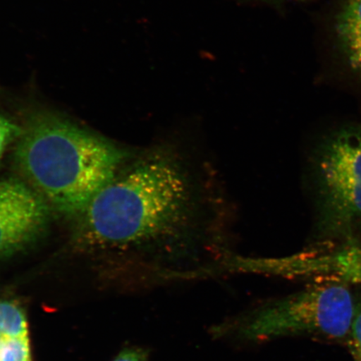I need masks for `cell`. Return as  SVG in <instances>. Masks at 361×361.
Listing matches in <instances>:
<instances>
[{
    "instance_id": "14",
    "label": "cell",
    "mask_w": 361,
    "mask_h": 361,
    "mask_svg": "<svg viewBox=\"0 0 361 361\" xmlns=\"http://www.w3.org/2000/svg\"><path fill=\"white\" fill-rule=\"evenodd\" d=\"M350 1H360V0H350Z\"/></svg>"
},
{
    "instance_id": "12",
    "label": "cell",
    "mask_w": 361,
    "mask_h": 361,
    "mask_svg": "<svg viewBox=\"0 0 361 361\" xmlns=\"http://www.w3.org/2000/svg\"><path fill=\"white\" fill-rule=\"evenodd\" d=\"M149 351L142 347H130L120 352L113 361H147Z\"/></svg>"
},
{
    "instance_id": "11",
    "label": "cell",
    "mask_w": 361,
    "mask_h": 361,
    "mask_svg": "<svg viewBox=\"0 0 361 361\" xmlns=\"http://www.w3.org/2000/svg\"><path fill=\"white\" fill-rule=\"evenodd\" d=\"M346 341L354 360L361 361V301L356 303L353 322Z\"/></svg>"
},
{
    "instance_id": "7",
    "label": "cell",
    "mask_w": 361,
    "mask_h": 361,
    "mask_svg": "<svg viewBox=\"0 0 361 361\" xmlns=\"http://www.w3.org/2000/svg\"><path fill=\"white\" fill-rule=\"evenodd\" d=\"M0 336L4 338H29L26 314L16 301L0 300Z\"/></svg>"
},
{
    "instance_id": "13",
    "label": "cell",
    "mask_w": 361,
    "mask_h": 361,
    "mask_svg": "<svg viewBox=\"0 0 361 361\" xmlns=\"http://www.w3.org/2000/svg\"><path fill=\"white\" fill-rule=\"evenodd\" d=\"M4 338L0 336V350L2 348V345L4 344Z\"/></svg>"
},
{
    "instance_id": "8",
    "label": "cell",
    "mask_w": 361,
    "mask_h": 361,
    "mask_svg": "<svg viewBox=\"0 0 361 361\" xmlns=\"http://www.w3.org/2000/svg\"><path fill=\"white\" fill-rule=\"evenodd\" d=\"M0 361H32L29 338H4Z\"/></svg>"
},
{
    "instance_id": "5",
    "label": "cell",
    "mask_w": 361,
    "mask_h": 361,
    "mask_svg": "<svg viewBox=\"0 0 361 361\" xmlns=\"http://www.w3.org/2000/svg\"><path fill=\"white\" fill-rule=\"evenodd\" d=\"M53 211L19 178H0V259L32 247L51 224Z\"/></svg>"
},
{
    "instance_id": "2",
    "label": "cell",
    "mask_w": 361,
    "mask_h": 361,
    "mask_svg": "<svg viewBox=\"0 0 361 361\" xmlns=\"http://www.w3.org/2000/svg\"><path fill=\"white\" fill-rule=\"evenodd\" d=\"M130 158L126 149L48 110L27 116L13 153L17 178L53 213L76 218Z\"/></svg>"
},
{
    "instance_id": "3",
    "label": "cell",
    "mask_w": 361,
    "mask_h": 361,
    "mask_svg": "<svg viewBox=\"0 0 361 361\" xmlns=\"http://www.w3.org/2000/svg\"><path fill=\"white\" fill-rule=\"evenodd\" d=\"M355 309L345 283L326 281L257 306L221 324L214 335L248 342L297 336L347 341Z\"/></svg>"
},
{
    "instance_id": "9",
    "label": "cell",
    "mask_w": 361,
    "mask_h": 361,
    "mask_svg": "<svg viewBox=\"0 0 361 361\" xmlns=\"http://www.w3.org/2000/svg\"><path fill=\"white\" fill-rule=\"evenodd\" d=\"M22 133V125H18L0 112V165L11 147H15Z\"/></svg>"
},
{
    "instance_id": "6",
    "label": "cell",
    "mask_w": 361,
    "mask_h": 361,
    "mask_svg": "<svg viewBox=\"0 0 361 361\" xmlns=\"http://www.w3.org/2000/svg\"><path fill=\"white\" fill-rule=\"evenodd\" d=\"M337 29L351 67L361 74V0L349 1L338 18Z\"/></svg>"
},
{
    "instance_id": "1",
    "label": "cell",
    "mask_w": 361,
    "mask_h": 361,
    "mask_svg": "<svg viewBox=\"0 0 361 361\" xmlns=\"http://www.w3.org/2000/svg\"><path fill=\"white\" fill-rule=\"evenodd\" d=\"M214 175L187 149L160 144L125 166L78 216L71 245L149 248L169 270L225 254L228 209Z\"/></svg>"
},
{
    "instance_id": "10",
    "label": "cell",
    "mask_w": 361,
    "mask_h": 361,
    "mask_svg": "<svg viewBox=\"0 0 361 361\" xmlns=\"http://www.w3.org/2000/svg\"><path fill=\"white\" fill-rule=\"evenodd\" d=\"M342 281L361 283V247L350 245L345 252L341 269Z\"/></svg>"
},
{
    "instance_id": "4",
    "label": "cell",
    "mask_w": 361,
    "mask_h": 361,
    "mask_svg": "<svg viewBox=\"0 0 361 361\" xmlns=\"http://www.w3.org/2000/svg\"><path fill=\"white\" fill-rule=\"evenodd\" d=\"M319 223L324 232L350 238L361 227V133L341 130L316 162Z\"/></svg>"
}]
</instances>
